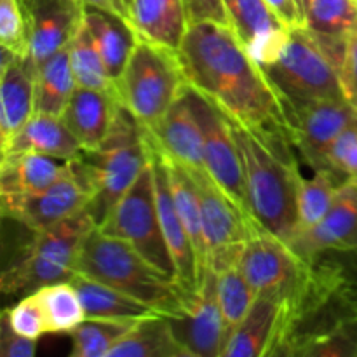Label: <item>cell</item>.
<instances>
[{"label":"cell","instance_id":"6da1fadb","mask_svg":"<svg viewBox=\"0 0 357 357\" xmlns=\"http://www.w3.org/2000/svg\"><path fill=\"white\" fill-rule=\"evenodd\" d=\"M178 58L188 87L211 101L227 119L281 129L291 136L288 103L229 24H190Z\"/></svg>","mask_w":357,"mask_h":357},{"label":"cell","instance_id":"7a4b0ae2","mask_svg":"<svg viewBox=\"0 0 357 357\" xmlns=\"http://www.w3.org/2000/svg\"><path fill=\"white\" fill-rule=\"evenodd\" d=\"M351 251H321L284 300L272 357H357V267Z\"/></svg>","mask_w":357,"mask_h":357},{"label":"cell","instance_id":"3957f363","mask_svg":"<svg viewBox=\"0 0 357 357\" xmlns=\"http://www.w3.org/2000/svg\"><path fill=\"white\" fill-rule=\"evenodd\" d=\"M241 153L251 211L258 225L289 243L298 227L302 173L288 132L230 121Z\"/></svg>","mask_w":357,"mask_h":357},{"label":"cell","instance_id":"277c9868","mask_svg":"<svg viewBox=\"0 0 357 357\" xmlns=\"http://www.w3.org/2000/svg\"><path fill=\"white\" fill-rule=\"evenodd\" d=\"M75 274L105 282L162 316L171 317L185 309L188 293L173 278L150 265L135 248L94 227L84 239Z\"/></svg>","mask_w":357,"mask_h":357},{"label":"cell","instance_id":"5b68a950","mask_svg":"<svg viewBox=\"0 0 357 357\" xmlns=\"http://www.w3.org/2000/svg\"><path fill=\"white\" fill-rule=\"evenodd\" d=\"M70 160L91 190L87 213L94 225L101 227L149 166V143L142 124L121 107L105 142Z\"/></svg>","mask_w":357,"mask_h":357},{"label":"cell","instance_id":"8992f818","mask_svg":"<svg viewBox=\"0 0 357 357\" xmlns=\"http://www.w3.org/2000/svg\"><path fill=\"white\" fill-rule=\"evenodd\" d=\"M87 209L79 215L35 232L6 265L0 286L6 295H28L52 282L70 281L87 234L94 229Z\"/></svg>","mask_w":357,"mask_h":357},{"label":"cell","instance_id":"52a82bcc","mask_svg":"<svg viewBox=\"0 0 357 357\" xmlns=\"http://www.w3.org/2000/svg\"><path fill=\"white\" fill-rule=\"evenodd\" d=\"M187 87L178 52L139 37L117 82L121 105L145 128H152Z\"/></svg>","mask_w":357,"mask_h":357},{"label":"cell","instance_id":"ba28073f","mask_svg":"<svg viewBox=\"0 0 357 357\" xmlns=\"http://www.w3.org/2000/svg\"><path fill=\"white\" fill-rule=\"evenodd\" d=\"M264 68L286 103L347 101L340 70L305 26L291 28L278 58Z\"/></svg>","mask_w":357,"mask_h":357},{"label":"cell","instance_id":"9c48e42d","mask_svg":"<svg viewBox=\"0 0 357 357\" xmlns=\"http://www.w3.org/2000/svg\"><path fill=\"white\" fill-rule=\"evenodd\" d=\"M98 229L129 243L157 271L176 279V267L160 225L150 160L107 222Z\"/></svg>","mask_w":357,"mask_h":357},{"label":"cell","instance_id":"30bf717a","mask_svg":"<svg viewBox=\"0 0 357 357\" xmlns=\"http://www.w3.org/2000/svg\"><path fill=\"white\" fill-rule=\"evenodd\" d=\"M187 91L195 117L201 124L206 171L215 180V183L222 188L223 194L232 201V204L239 209V213L250 223L251 229L255 232H261L264 229L258 225L253 211H251L241 153L236 139H234L229 119L211 101L195 93L192 87H187Z\"/></svg>","mask_w":357,"mask_h":357},{"label":"cell","instance_id":"8fae6325","mask_svg":"<svg viewBox=\"0 0 357 357\" xmlns=\"http://www.w3.org/2000/svg\"><path fill=\"white\" fill-rule=\"evenodd\" d=\"M89 201L91 190L86 181L72 160H66L65 173L49 187L30 194H0V209L3 218L40 232L79 215Z\"/></svg>","mask_w":357,"mask_h":357},{"label":"cell","instance_id":"7c38bea8","mask_svg":"<svg viewBox=\"0 0 357 357\" xmlns=\"http://www.w3.org/2000/svg\"><path fill=\"white\" fill-rule=\"evenodd\" d=\"M188 171V169H187ZM201 195L202 227L208 248L209 268L215 272L237 265L244 244L255 232L208 171H188Z\"/></svg>","mask_w":357,"mask_h":357},{"label":"cell","instance_id":"4fadbf2b","mask_svg":"<svg viewBox=\"0 0 357 357\" xmlns=\"http://www.w3.org/2000/svg\"><path fill=\"white\" fill-rule=\"evenodd\" d=\"M167 321L187 357H223L230 337L218 302L213 268H209L197 291L188 296L185 309L167 317Z\"/></svg>","mask_w":357,"mask_h":357},{"label":"cell","instance_id":"5bb4252c","mask_svg":"<svg viewBox=\"0 0 357 357\" xmlns=\"http://www.w3.org/2000/svg\"><path fill=\"white\" fill-rule=\"evenodd\" d=\"M288 117L296 150L317 169H330L328 155L344 129L357 122V112L349 101L321 100L288 103Z\"/></svg>","mask_w":357,"mask_h":357},{"label":"cell","instance_id":"9a60e30c","mask_svg":"<svg viewBox=\"0 0 357 357\" xmlns=\"http://www.w3.org/2000/svg\"><path fill=\"white\" fill-rule=\"evenodd\" d=\"M239 267L257 296H288L302 279L305 258L300 257L281 237L261 230L246 241Z\"/></svg>","mask_w":357,"mask_h":357},{"label":"cell","instance_id":"2e32d148","mask_svg":"<svg viewBox=\"0 0 357 357\" xmlns=\"http://www.w3.org/2000/svg\"><path fill=\"white\" fill-rule=\"evenodd\" d=\"M143 132H145V129H143ZM145 138L146 143H149L150 167H152L153 176V192H155V202L157 209H159L164 239H166L167 248L171 251V257H173L174 267H176V281L180 282V286L188 295H192V293L197 291L199 284H201L194 246H192L187 229H185L180 215H178L162 152H160L159 146L153 143V139L146 132Z\"/></svg>","mask_w":357,"mask_h":357},{"label":"cell","instance_id":"e0dca14e","mask_svg":"<svg viewBox=\"0 0 357 357\" xmlns=\"http://www.w3.org/2000/svg\"><path fill=\"white\" fill-rule=\"evenodd\" d=\"M21 7L28 49L37 66L70 44L86 16L80 0H21Z\"/></svg>","mask_w":357,"mask_h":357},{"label":"cell","instance_id":"ac0fdd59","mask_svg":"<svg viewBox=\"0 0 357 357\" xmlns=\"http://www.w3.org/2000/svg\"><path fill=\"white\" fill-rule=\"evenodd\" d=\"M35 79L37 65L30 54H14L2 47L0 149H3L35 115Z\"/></svg>","mask_w":357,"mask_h":357},{"label":"cell","instance_id":"d6986e66","mask_svg":"<svg viewBox=\"0 0 357 357\" xmlns=\"http://www.w3.org/2000/svg\"><path fill=\"white\" fill-rule=\"evenodd\" d=\"M289 246L302 258L321 251H357V180H345L326 216L310 230L296 234Z\"/></svg>","mask_w":357,"mask_h":357},{"label":"cell","instance_id":"ffe728a7","mask_svg":"<svg viewBox=\"0 0 357 357\" xmlns=\"http://www.w3.org/2000/svg\"><path fill=\"white\" fill-rule=\"evenodd\" d=\"M187 87L157 124L142 128L167 157L181 164L185 169L206 171L201 124L192 108Z\"/></svg>","mask_w":357,"mask_h":357},{"label":"cell","instance_id":"44dd1931","mask_svg":"<svg viewBox=\"0 0 357 357\" xmlns=\"http://www.w3.org/2000/svg\"><path fill=\"white\" fill-rule=\"evenodd\" d=\"M230 28L261 66L278 58L291 28L286 26L265 0H222Z\"/></svg>","mask_w":357,"mask_h":357},{"label":"cell","instance_id":"7402d4cb","mask_svg":"<svg viewBox=\"0 0 357 357\" xmlns=\"http://www.w3.org/2000/svg\"><path fill=\"white\" fill-rule=\"evenodd\" d=\"M282 295H258L227 344L223 357H272L284 321Z\"/></svg>","mask_w":357,"mask_h":357},{"label":"cell","instance_id":"603a6c76","mask_svg":"<svg viewBox=\"0 0 357 357\" xmlns=\"http://www.w3.org/2000/svg\"><path fill=\"white\" fill-rule=\"evenodd\" d=\"M121 107L115 94L77 87L61 119L84 150H94L112 131Z\"/></svg>","mask_w":357,"mask_h":357},{"label":"cell","instance_id":"cb8c5ba5","mask_svg":"<svg viewBox=\"0 0 357 357\" xmlns=\"http://www.w3.org/2000/svg\"><path fill=\"white\" fill-rule=\"evenodd\" d=\"M128 21L138 37L174 52L190 28L183 0H131Z\"/></svg>","mask_w":357,"mask_h":357},{"label":"cell","instance_id":"d4e9b609","mask_svg":"<svg viewBox=\"0 0 357 357\" xmlns=\"http://www.w3.org/2000/svg\"><path fill=\"white\" fill-rule=\"evenodd\" d=\"M0 150L2 155L33 152L52 159L70 160L75 159L84 149L61 117L35 114L24 124V128Z\"/></svg>","mask_w":357,"mask_h":357},{"label":"cell","instance_id":"484cf974","mask_svg":"<svg viewBox=\"0 0 357 357\" xmlns=\"http://www.w3.org/2000/svg\"><path fill=\"white\" fill-rule=\"evenodd\" d=\"M70 281L79 291L84 309H86V319L138 323V321L150 319V317L162 316L146 303L139 302L105 282L87 278V275L73 274Z\"/></svg>","mask_w":357,"mask_h":357},{"label":"cell","instance_id":"4316f807","mask_svg":"<svg viewBox=\"0 0 357 357\" xmlns=\"http://www.w3.org/2000/svg\"><path fill=\"white\" fill-rule=\"evenodd\" d=\"M86 26L103 58L108 75L117 86L135 45L138 42V33L132 30L128 20L105 10L86 7Z\"/></svg>","mask_w":357,"mask_h":357},{"label":"cell","instance_id":"83f0119b","mask_svg":"<svg viewBox=\"0 0 357 357\" xmlns=\"http://www.w3.org/2000/svg\"><path fill=\"white\" fill-rule=\"evenodd\" d=\"M160 150V149H159ZM162 152V150H160ZM164 164H166L167 176H169L171 192H173L174 204H176L178 215L187 229L190 243L194 246L195 258H197L199 267V281L206 278L209 271L208 248L204 239V227H202V211H201V195H199L197 185H195L192 174L185 169L181 164L167 157L162 152ZM201 286V284H199Z\"/></svg>","mask_w":357,"mask_h":357},{"label":"cell","instance_id":"f1b7e54d","mask_svg":"<svg viewBox=\"0 0 357 357\" xmlns=\"http://www.w3.org/2000/svg\"><path fill=\"white\" fill-rule=\"evenodd\" d=\"M66 169V160L40 153L2 155L0 162V194H30L54 183Z\"/></svg>","mask_w":357,"mask_h":357},{"label":"cell","instance_id":"f546056e","mask_svg":"<svg viewBox=\"0 0 357 357\" xmlns=\"http://www.w3.org/2000/svg\"><path fill=\"white\" fill-rule=\"evenodd\" d=\"M77 89L68 58V45L37 66L35 114L61 117Z\"/></svg>","mask_w":357,"mask_h":357},{"label":"cell","instance_id":"4dcf8cb0","mask_svg":"<svg viewBox=\"0 0 357 357\" xmlns=\"http://www.w3.org/2000/svg\"><path fill=\"white\" fill-rule=\"evenodd\" d=\"M108 357H187L171 331L166 316L138 321L110 351Z\"/></svg>","mask_w":357,"mask_h":357},{"label":"cell","instance_id":"1f68e13d","mask_svg":"<svg viewBox=\"0 0 357 357\" xmlns=\"http://www.w3.org/2000/svg\"><path fill=\"white\" fill-rule=\"evenodd\" d=\"M33 295L45 316L47 333L70 335L86 321V309L72 281L42 286Z\"/></svg>","mask_w":357,"mask_h":357},{"label":"cell","instance_id":"d6a6232c","mask_svg":"<svg viewBox=\"0 0 357 357\" xmlns=\"http://www.w3.org/2000/svg\"><path fill=\"white\" fill-rule=\"evenodd\" d=\"M68 58L77 87L107 91V93L115 94L119 98L117 86L112 80V77L108 75L107 66H105L103 58H101L89 30H87L86 21H82L80 28L70 40Z\"/></svg>","mask_w":357,"mask_h":357},{"label":"cell","instance_id":"836d02e7","mask_svg":"<svg viewBox=\"0 0 357 357\" xmlns=\"http://www.w3.org/2000/svg\"><path fill=\"white\" fill-rule=\"evenodd\" d=\"M303 26L317 38L349 40L357 33V0H312Z\"/></svg>","mask_w":357,"mask_h":357},{"label":"cell","instance_id":"e575fe53","mask_svg":"<svg viewBox=\"0 0 357 357\" xmlns=\"http://www.w3.org/2000/svg\"><path fill=\"white\" fill-rule=\"evenodd\" d=\"M344 181V178L331 169H317L310 180L303 178L298 192V227L295 236L310 230L326 216Z\"/></svg>","mask_w":357,"mask_h":357},{"label":"cell","instance_id":"d590c367","mask_svg":"<svg viewBox=\"0 0 357 357\" xmlns=\"http://www.w3.org/2000/svg\"><path fill=\"white\" fill-rule=\"evenodd\" d=\"M216 274V289H218V302L222 307L223 319H225L229 337H232L246 314L257 300V291L251 288L248 279L244 278L239 264L227 267ZM230 340V338H229Z\"/></svg>","mask_w":357,"mask_h":357},{"label":"cell","instance_id":"8d00e7d4","mask_svg":"<svg viewBox=\"0 0 357 357\" xmlns=\"http://www.w3.org/2000/svg\"><path fill=\"white\" fill-rule=\"evenodd\" d=\"M124 321L86 319L70 333L72 357H108L114 345L135 326Z\"/></svg>","mask_w":357,"mask_h":357},{"label":"cell","instance_id":"74e56055","mask_svg":"<svg viewBox=\"0 0 357 357\" xmlns=\"http://www.w3.org/2000/svg\"><path fill=\"white\" fill-rule=\"evenodd\" d=\"M0 44L14 54H30L21 0H0Z\"/></svg>","mask_w":357,"mask_h":357},{"label":"cell","instance_id":"f35d334b","mask_svg":"<svg viewBox=\"0 0 357 357\" xmlns=\"http://www.w3.org/2000/svg\"><path fill=\"white\" fill-rule=\"evenodd\" d=\"M9 324L14 331L28 338L38 340L42 335L47 333V324H45V316L42 312L40 303L37 302L33 293L24 295L16 305L3 310Z\"/></svg>","mask_w":357,"mask_h":357},{"label":"cell","instance_id":"ab89813d","mask_svg":"<svg viewBox=\"0 0 357 357\" xmlns=\"http://www.w3.org/2000/svg\"><path fill=\"white\" fill-rule=\"evenodd\" d=\"M328 166L344 180H357V122L342 131L328 155Z\"/></svg>","mask_w":357,"mask_h":357},{"label":"cell","instance_id":"60d3db41","mask_svg":"<svg viewBox=\"0 0 357 357\" xmlns=\"http://www.w3.org/2000/svg\"><path fill=\"white\" fill-rule=\"evenodd\" d=\"M37 351V340L20 335L13 330L6 314L0 323V356L2 357H33Z\"/></svg>","mask_w":357,"mask_h":357},{"label":"cell","instance_id":"b9f144b4","mask_svg":"<svg viewBox=\"0 0 357 357\" xmlns=\"http://www.w3.org/2000/svg\"><path fill=\"white\" fill-rule=\"evenodd\" d=\"M183 3L190 24L202 23V21H215V23L230 26L229 16H227L222 0H183Z\"/></svg>","mask_w":357,"mask_h":357},{"label":"cell","instance_id":"7bdbcfd3","mask_svg":"<svg viewBox=\"0 0 357 357\" xmlns=\"http://www.w3.org/2000/svg\"><path fill=\"white\" fill-rule=\"evenodd\" d=\"M340 75L347 101L357 112V33L352 35L347 42L344 61L340 66Z\"/></svg>","mask_w":357,"mask_h":357},{"label":"cell","instance_id":"ee69618b","mask_svg":"<svg viewBox=\"0 0 357 357\" xmlns=\"http://www.w3.org/2000/svg\"><path fill=\"white\" fill-rule=\"evenodd\" d=\"M265 3L288 28L303 26V17L295 0H265Z\"/></svg>","mask_w":357,"mask_h":357},{"label":"cell","instance_id":"f6af8a7d","mask_svg":"<svg viewBox=\"0 0 357 357\" xmlns=\"http://www.w3.org/2000/svg\"><path fill=\"white\" fill-rule=\"evenodd\" d=\"M86 7H93V9L105 10V13L115 14V16H121L124 20H128L124 9H122L121 2L119 0H80Z\"/></svg>","mask_w":357,"mask_h":357},{"label":"cell","instance_id":"bcb514c9","mask_svg":"<svg viewBox=\"0 0 357 357\" xmlns=\"http://www.w3.org/2000/svg\"><path fill=\"white\" fill-rule=\"evenodd\" d=\"M296 2V6H298V9H300V14H302V17H303V24H305V16H307V10H309V7H310V2H312V0H295Z\"/></svg>","mask_w":357,"mask_h":357},{"label":"cell","instance_id":"7dc6e473","mask_svg":"<svg viewBox=\"0 0 357 357\" xmlns=\"http://www.w3.org/2000/svg\"><path fill=\"white\" fill-rule=\"evenodd\" d=\"M119 2H121L122 9H124V13H126V16H128V10H129V3H131V0H119Z\"/></svg>","mask_w":357,"mask_h":357}]
</instances>
